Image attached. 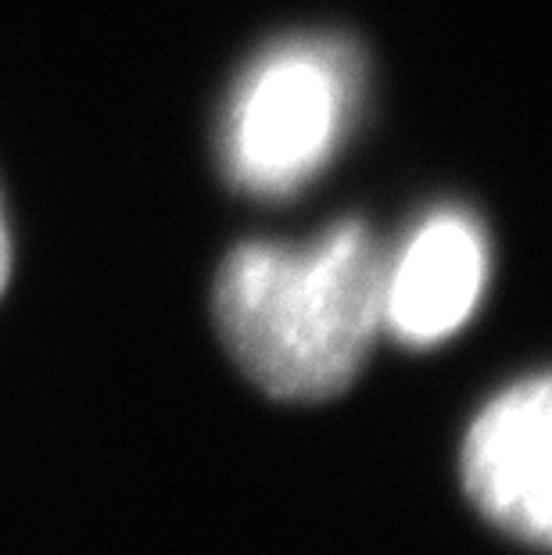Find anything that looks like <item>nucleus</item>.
<instances>
[{
  "mask_svg": "<svg viewBox=\"0 0 552 555\" xmlns=\"http://www.w3.org/2000/svg\"><path fill=\"white\" fill-rule=\"evenodd\" d=\"M8 269H11V247H8V230H4V219H0V294H4Z\"/></svg>",
  "mask_w": 552,
  "mask_h": 555,
  "instance_id": "5",
  "label": "nucleus"
},
{
  "mask_svg": "<svg viewBox=\"0 0 552 555\" xmlns=\"http://www.w3.org/2000/svg\"><path fill=\"white\" fill-rule=\"evenodd\" d=\"M356 90L359 62L348 43L269 47L238 82L222 129L230 180L258 197L295 194L348 133Z\"/></svg>",
  "mask_w": 552,
  "mask_h": 555,
  "instance_id": "2",
  "label": "nucleus"
},
{
  "mask_svg": "<svg viewBox=\"0 0 552 555\" xmlns=\"http://www.w3.org/2000/svg\"><path fill=\"white\" fill-rule=\"evenodd\" d=\"M488 276V247L463 211H438L384 273V330L409 348L452 337L474 315Z\"/></svg>",
  "mask_w": 552,
  "mask_h": 555,
  "instance_id": "4",
  "label": "nucleus"
},
{
  "mask_svg": "<svg viewBox=\"0 0 552 555\" xmlns=\"http://www.w3.org/2000/svg\"><path fill=\"white\" fill-rule=\"evenodd\" d=\"M387 255L362 222L305 247L244 244L216 276V323L266 395L323 401L356 380L384 330Z\"/></svg>",
  "mask_w": 552,
  "mask_h": 555,
  "instance_id": "1",
  "label": "nucleus"
},
{
  "mask_svg": "<svg viewBox=\"0 0 552 555\" xmlns=\"http://www.w3.org/2000/svg\"><path fill=\"white\" fill-rule=\"evenodd\" d=\"M552 387L545 376L499 395L463 444L470 502L506 534L545 548L552 538Z\"/></svg>",
  "mask_w": 552,
  "mask_h": 555,
  "instance_id": "3",
  "label": "nucleus"
}]
</instances>
